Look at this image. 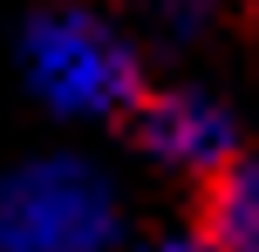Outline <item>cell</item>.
<instances>
[{
  "label": "cell",
  "instance_id": "1",
  "mask_svg": "<svg viewBox=\"0 0 259 252\" xmlns=\"http://www.w3.org/2000/svg\"><path fill=\"white\" fill-rule=\"evenodd\" d=\"M14 68L55 123H130L143 89V48L96 7H34L14 34Z\"/></svg>",
  "mask_w": 259,
  "mask_h": 252
},
{
  "label": "cell",
  "instance_id": "2",
  "mask_svg": "<svg viewBox=\"0 0 259 252\" xmlns=\"http://www.w3.org/2000/svg\"><path fill=\"white\" fill-rule=\"evenodd\" d=\"M123 184L82 150L0 171V252H123Z\"/></svg>",
  "mask_w": 259,
  "mask_h": 252
},
{
  "label": "cell",
  "instance_id": "3",
  "mask_svg": "<svg viewBox=\"0 0 259 252\" xmlns=\"http://www.w3.org/2000/svg\"><path fill=\"white\" fill-rule=\"evenodd\" d=\"M130 136H137V150L157 164V171L191 177V184H211V177H225L239 157H246L232 109H225L211 89H198V82H164V89H150L137 103V116H130Z\"/></svg>",
  "mask_w": 259,
  "mask_h": 252
},
{
  "label": "cell",
  "instance_id": "4",
  "mask_svg": "<svg viewBox=\"0 0 259 252\" xmlns=\"http://www.w3.org/2000/svg\"><path fill=\"white\" fill-rule=\"evenodd\" d=\"M198 239L211 252H259V157H239L225 177L205 184Z\"/></svg>",
  "mask_w": 259,
  "mask_h": 252
},
{
  "label": "cell",
  "instance_id": "5",
  "mask_svg": "<svg viewBox=\"0 0 259 252\" xmlns=\"http://www.w3.org/2000/svg\"><path fill=\"white\" fill-rule=\"evenodd\" d=\"M198 27H211L205 7H164L157 14V34H198Z\"/></svg>",
  "mask_w": 259,
  "mask_h": 252
},
{
  "label": "cell",
  "instance_id": "6",
  "mask_svg": "<svg viewBox=\"0 0 259 252\" xmlns=\"http://www.w3.org/2000/svg\"><path fill=\"white\" fill-rule=\"evenodd\" d=\"M123 252H211L198 232H164V239H137V245H123Z\"/></svg>",
  "mask_w": 259,
  "mask_h": 252
}]
</instances>
